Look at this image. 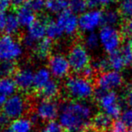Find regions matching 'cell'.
<instances>
[{
  "label": "cell",
  "instance_id": "cell-1",
  "mask_svg": "<svg viewBox=\"0 0 132 132\" xmlns=\"http://www.w3.org/2000/svg\"><path fill=\"white\" fill-rule=\"evenodd\" d=\"M93 109L86 101L69 100L60 105L58 121L66 131L85 130L91 124Z\"/></svg>",
  "mask_w": 132,
  "mask_h": 132
},
{
  "label": "cell",
  "instance_id": "cell-2",
  "mask_svg": "<svg viewBox=\"0 0 132 132\" xmlns=\"http://www.w3.org/2000/svg\"><path fill=\"white\" fill-rule=\"evenodd\" d=\"M64 91L69 98L77 101H86L95 93L91 79L79 75H70L65 79Z\"/></svg>",
  "mask_w": 132,
  "mask_h": 132
},
{
  "label": "cell",
  "instance_id": "cell-3",
  "mask_svg": "<svg viewBox=\"0 0 132 132\" xmlns=\"http://www.w3.org/2000/svg\"><path fill=\"white\" fill-rule=\"evenodd\" d=\"M95 96L102 113L107 114L111 119L120 117L122 113V105L120 97L114 91L104 92L101 90H95Z\"/></svg>",
  "mask_w": 132,
  "mask_h": 132
},
{
  "label": "cell",
  "instance_id": "cell-4",
  "mask_svg": "<svg viewBox=\"0 0 132 132\" xmlns=\"http://www.w3.org/2000/svg\"><path fill=\"white\" fill-rule=\"evenodd\" d=\"M23 46L14 36L3 34L0 36V62L13 63L22 57Z\"/></svg>",
  "mask_w": 132,
  "mask_h": 132
},
{
  "label": "cell",
  "instance_id": "cell-5",
  "mask_svg": "<svg viewBox=\"0 0 132 132\" xmlns=\"http://www.w3.org/2000/svg\"><path fill=\"white\" fill-rule=\"evenodd\" d=\"M29 108V101L26 97L20 93H16L9 97L2 107V114L9 120H14L25 116Z\"/></svg>",
  "mask_w": 132,
  "mask_h": 132
},
{
  "label": "cell",
  "instance_id": "cell-6",
  "mask_svg": "<svg viewBox=\"0 0 132 132\" xmlns=\"http://www.w3.org/2000/svg\"><path fill=\"white\" fill-rule=\"evenodd\" d=\"M100 44L109 54L114 53L121 48L122 35L116 27L103 25L98 33Z\"/></svg>",
  "mask_w": 132,
  "mask_h": 132
},
{
  "label": "cell",
  "instance_id": "cell-7",
  "mask_svg": "<svg viewBox=\"0 0 132 132\" xmlns=\"http://www.w3.org/2000/svg\"><path fill=\"white\" fill-rule=\"evenodd\" d=\"M67 59L72 71L75 73H82L89 66L90 55L89 50L84 44H75L68 51Z\"/></svg>",
  "mask_w": 132,
  "mask_h": 132
},
{
  "label": "cell",
  "instance_id": "cell-8",
  "mask_svg": "<svg viewBox=\"0 0 132 132\" xmlns=\"http://www.w3.org/2000/svg\"><path fill=\"white\" fill-rule=\"evenodd\" d=\"M60 106L54 100H47L40 98L34 104V117L32 120L34 121H50L54 120L59 116Z\"/></svg>",
  "mask_w": 132,
  "mask_h": 132
},
{
  "label": "cell",
  "instance_id": "cell-9",
  "mask_svg": "<svg viewBox=\"0 0 132 132\" xmlns=\"http://www.w3.org/2000/svg\"><path fill=\"white\" fill-rule=\"evenodd\" d=\"M104 24V12L99 9H89L79 16V26L81 32L94 33Z\"/></svg>",
  "mask_w": 132,
  "mask_h": 132
},
{
  "label": "cell",
  "instance_id": "cell-10",
  "mask_svg": "<svg viewBox=\"0 0 132 132\" xmlns=\"http://www.w3.org/2000/svg\"><path fill=\"white\" fill-rule=\"evenodd\" d=\"M123 76L120 72L112 69L100 73L95 79L97 89L104 92L114 91L123 85Z\"/></svg>",
  "mask_w": 132,
  "mask_h": 132
},
{
  "label": "cell",
  "instance_id": "cell-11",
  "mask_svg": "<svg viewBox=\"0 0 132 132\" xmlns=\"http://www.w3.org/2000/svg\"><path fill=\"white\" fill-rule=\"evenodd\" d=\"M48 69H50L52 77L57 79H66L71 70L67 56L60 53L50 55L48 60Z\"/></svg>",
  "mask_w": 132,
  "mask_h": 132
},
{
  "label": "cell",
  "instance_id": "cell-12",
  "mask_svg": "<svg viewBox=\"0 0 132 132\" xmlns=\"http://www.w3.org/2000/svg\"><path fill=\"white\" fill-rule=\"evenodd\" d=\"M47 21L43 19H36V21L27 28L26 34L23 39V44L27 48H34L35 44L46 38Z\"/></svg>",
  "mask_w": 132,
  "mask_h": 132
},
{
  "label": "cell",
  "instance_id": "cell-13",
  "mask_svg": "<svg viewBox=\"0 0 132 132\" xmlns=\"http://www.w3.org/2000/svg\"><path fill=\"white\" fill-rule=\"evenodd\" d=\"M55 20L60 26L64 34L66 36H75L79 30V17L69 9L57 15Z\"/></svg>",
  "mask_w": 132,
  "mask_h": 132
},
{
  "label": "cell",
  "instance_id": "cell-14",
  "mask_svg": "<svg viewBox=\"0 0 132 132\" xmlns=\"http://www.w3.org/2000/svg\"><path fill=\"white\" fill-rule=\"evenodd\" d=\"M13 79L17 87L22 92H30L34 89V72L31 67L23 66L13 74Z\"/></svg>",
  "mask_w": 132,
  "mask_h": 132
},
{
  "label": "cell",
  "instance_id": "cell-15",
  "mask_svg": "<svg viewBox=\"0 0 132 132\" xmlns=\"http://www.w3.org/2000/svg\"><path fill=\"white\" fill-rule=\"evenodd\" d=\"M34 54L38 60H44L50 57L53 50V41L45 38L39 42H38L33 48Z\"/></svg>",
  "mask_w": 132,
  "mask_h": 132
},
{
  "label": "cell",
  "instance_id": "cell-16",
  "mask_svg": "<svg viewBox=\"0 0 132 132\" xmlns=\"http://www.w3.org/2000/svg\"><path fill=\"white\" fill-rule=\"evenodd\" d=\"M15 14L19 19L21 27L28 28L36 21L35 13L27 4L17 9Z\"/></svg>",
  "mask_w": 132,
  "mask_h": 132
},
{
  "label": "cell",
  "instance_id": "cell-17",
  "mask_svg": "<svg viewBox=\"0 0 132 132\" xmlns=\"http://www.w3.org/2000/svg\"><path fill=\"white\" fill-rule=\"evenodd\" d=\"M93 129L99 132L107 131L112 127V119L104 113L96 114L94 116L91 120Z\"/></svg>",
  "mask_w": 132,
  "mask_h": 132
},
{
  "label": "cell",
  "instance_id": "cell-18",
  "mask_svg": "<svg viewBox=\"0 0 132 132\" xmlns=\"http://www.w3.org/2000/svg\"><path fill=\"white\" fill-rule=\"evenodd\" d=\"M60 85L59 84V82L56 79H52L47 85H45L42 89L39 90V92L40 98L54 100L60 94Z\"/></svg>",
  "mask_w": 132,
  "mask_h": 132
},
{
  "label": "cell",
  "instance_id": "cell-19",
  "mask_svg": "<svg viewBox=\"0 0 132 132\" xmlns=\"http://www.w3.org/2000/svg\"><path fill=\"white\" fill-rule=\"evenodd\" d=\"M9 129L12 132H33L34 120L32 118L25 116L19 118L11 121Z\"/></svg>",
  "mask_w": 132,
  "mask_h": 132
},
{
  "label": "cell",
  "instance_id": "cell-20",
  "mask_svg": "<svg viewBox=\"0 0 132 132\" xmlns=\"http://www.w3.org/2000/svg\"><path fill=\"white\" fill-rule=\"evenodd\" d=\"M45 9L52 14L59 15L69 9V0H45Z\"/></svg>",
  "mask_w": 132,
  "mask_h": 132
},
{
  "label": "cell",
  "instance_id": "cell-21",
  "mask_svg": "<svg viewBox=\"0 0 132 132\" xmlns=\"http://www.w3.org/2000/svg\"><path fill=\"white\" fill-rule=\"evenodd\" d=\"M52 79V75L48 67H40L34 72V89L40 90Z\"/></svg>",
  "mask_w": 132,
  "mask_h": 132
},
{
  "label": "cell",
  "instance_id": "cell-22",
  "mask_svg": "<svg viewBox=\"0 0 132 132\" xmlns=\"http://www.w3.org/2000/svg\"><path fill=\"white\" fill-rule=\"evenodd\" d=\"M17 89H18V87H17L13 78H0V95L9 98L16 94Z\"/></svg>",
  "mask_w": 132,
  "mask_h": 132
},
{
  "label": "cell",
  "instance_id": "cell-23",
  "mask_svg": "<svg viewBox=\"0 0 132 132\" xmlns=\"http://www.w3.org/2000/svg\"><path fill=\"white\" fill-rule=\"evenodd\" d=\"M64 35V32L56 20H48L46 24V38L53 40L60 39Z\"/></svg>",
  "mask_w": 132,
  "mask_h": 132
},
{
  "label": "cell",
  "instance_id": "cell-24",
  "mask_svg": "<svg viewBox=\"0 0 132 132\" xmlns=\"http://www.w3.org/2000/svg\"><path fill=\"white\" fill-rule=\"evenodd\" d=\"M108 60H109L110 69L114 71L120 72L125 67L127 66L126 60H125L122 54H120V52L119 50L109 54Z\"/></svg>",
  "mask_w": 132,
  "mask_h": 132
},
{
  "label": "cell",
  "instance_id": "cell-25",
  "mask_svg": "<svg viewBox=\"0 0 132 132\" xmlns=\"http://www.w3.org/2000/svg\"><path fill=\"white\" fill-rule=\"evenodd\" d=\"M20 28H21V25H20V23L15 13H8L5 33L7 34L13 36L19 32Z\"/></svg>",
  "mask_w": 132,
  "mask_h": 132
},
{
  "label": "cell",
  "instance_id": "cell-26",
  "mask_svg": "<svg viewBox=\"0 0 132 132\" xmlns=\"http://www.w3.org/2000/svg\"><path fill=\"white\" fill-rule=\"evenodd\" d=\"M122 16L119 11L116 9H109L104 12V25L116 27L119 24Z\"/></svg>",
  "mask_w": 132,
  "mask_h": 132
},
{
  "label": "cell",
  "instance_id": "cell-27",
  "mask_svg": "<svg viewBox=\"0 0 132 132\" xmlns=\"http://www.w3.org/2000/svg\"><path fill=\"white\" fill-rule=\"evenodd\" d=\"M83 44L88 50H94L96 48H98L99 45H100L98 34H95V32L86 34L84 38V44Z\"/></svg>",
  "mask_w": 132,
  "mask_h": 132
},
{
  "label": "cell",
  "instance_id": "cell-28",
  "mask_svg": "<svg viewBox=\"0 0 132 132\" xmlns=\"http://www.w3.org/2000/svg\"><path fill=\"white\" fill-rule=\"evenodd\" d=\"M86 0H69V10L75 14H82L87 10Z\"/></svg>",
  "mask_w": 132,
  "mask_h": 132
},
{
  "label": "cell",
  "instance_id": "cell-29",
  "mask_svg": "<svg viewBox=\"0 0 132 132\" xmlns=\"http://www.w3.org/2000/svg\"><path fill=\"white\" fill-rule=\"evenodd\" d=\"M119 12L122 18L126 19L132 18V0H120Z\"/></svg>",
  "mask_w": 132,
  "mask_h": 132
},
{
  "label": "cell",
  "instance_id": "cell-30",
  "mask_svg": "<svg viewBox=\"0 0 132 132\" xmlns=\"http://www.w3.org/2000/svg\"><path fill=\"white\" fill-rule=\"evenodd\" d=\"M15 65L11 62H0V78L11 77L15 73Z\"/></svg>",
  "mask_w": 132,
  "mask_h": 132
},
{
  "label": "cell",
  "instance_id": "cell-31",
  "mask_svg": "<svg viewBox=\"0 0 132 132\" xmlns=\"http://www.w3.org/2000/svg\"><path fill=\"white\" fill-rule=\"evenodd\" d=\"M92 66L96 71H100L101 72H105L107 70H110V64H109V60L108 58H100L97 59L96 60L94 61V63Z\"/></svg>",
  "mask_w": 132,
  "mask_h": 132
},
{
  "label": "cell",
  "instance_id": "cell-32",
  "mask_svg": "<svg viewBox=\"0 0 132 132\" xmlns=\"http://www.w3.org/2000/svg\"><path fill=\"white\" fill-rule=\"evenodd\" d=\"M120 54L126 60L127 65H130L132 62V45L126 43L119 50Z\"/></svg>",
  "mask_w": 132,
  "mask_h": 132
},
{
  "label": "cell",
  "instance_id": "cell-33",
  "mask_svg": "<svg viewBox=\"0 0 132 132\" xmlns=\"http://www.w3.org/2000/svg\"><path fill=\"white\" fill-rule=\"evenodd\" d=\"M26 4L34 13H39L45 9V0H28Z\"/></svg>",
  "mask_w": 132,
  "mask_h": 132
},
{
  "label": "cell",
  "instance_id": "cell-34",
  "mask_svg": "<svg viewBox=\"0 0 132 132\" xmlns=\"http://www.w3.org/2000/svg\"><path fill=\"white\" fill-rule=\"evenodd\" d=\"M122 122L126 125L127 128L132 126V108H128L122 111L120 114V119Z\"/></svg>",
  "mask_w": 132,
  "mask_h": 132
},
{
  "label": "cell",
  "instance_id": "cell-35",
  "mask_svg": "<svg viewBox=\"0 0 132 132\" xmlns=\"http://www.w3.org/2000/svg\"><path fill=\"white\" fill-rule=\"evenodd\" d=\"M47 132H64V128L61 126V125L59 123V121H50L47 122L44 127Z\"/></svg>",
  "mask_w": 132,
  "mask_h": 132
},
{
  "label": "cell",
  "instance_id": "cell-36",
  "mask_svg": "<svg viewBox=\"0 0 132 132\" xmlns=\"http://www.w3.org/2000/svg\"><path fill=\"white\" fill-rule=\"evenodd\" d=\"M127 127L120 120H118L116 121H114L112 125L110 131L112 132H126Z\"/></svg>",
  "mask_w": 132,
  "mask_h": 132
},
{
  "label": "cell",
  "instance_id": "cell-37",
  "mask_svg": "<svg viewBox=\"0 0 132 132\" xmlns=\"http://www.w3.org/2000/svg\"><path fill=\"white\" fill-rule=\"evenodd\" d=\"M96 72L97 71L95 69V68H94L92 65H89L82 72V75H84L85 77H86L87 79H91L92 78L95 77Z\"/></svg>",
  "mask_w": 132,
  "mask_h": 132
},
{
  "label": "cell",
  "instance_id": "cell-38",
  "mask_svg": "<svg viewBox=\"0 0 132 132\" xmlns=\"http://www.w3.org/2000/svg\"><path fill=\"white\" fill-rule=\"evenodd\" d=\"M123 33L126 36L132 35V18L126 20L123 26Z\"/></svg>",
  "mask_w": 132,
  "mask_h": 132
},
{
  "label": "cell",
  "instance_id": "cell-39",
  "mask_svg": "<svg viewBox=\"0 0 132 132\" xmlns=\"http://www.w3.org/2000/svg\"><path fill=\"white\" fill-rule=\"evenodd\" d=\"M8 13L6 12H0V33L5 32Z\"/></svg>",
  "mask_w": 132,
  "mask_h": 132
},
{
  "label": "cell",
  "instance_id": "cell-40",
  "mask_svg": "<svg viewBox=\"0 0 132 132\" xmlns=\"http://www.w3.org/2000/svg\"><path fill=\"white\" fill-rule=\"evenodd\" d=\"M11 6V0H0V12H6Z\"/></svg>",
  "mask_w": 132,
  "mask_h": 132
},
{
  "label": "cell",
  "instance_id": "cell-41",
  "mask_svg": "<svg viewBox=\"0 0 132 132\" xmlns=\"http://www.w3.org/2000/svg\"><path fill=\"white\" fill-rule=\"evenodd\" d=\"M12 6H13L16 9H19L20 7L26 4L27 0H11Z\"/></svg>",
  "mask_w": 132,
  "mask_h": 132
},
{
  "label": "cell",
  "instance_id": "cell-42",
  "mask_svg": "<svg viewBox=\"0 0 132 132\" xmlns=\"http://www.w3.org/2000/svg\"><path fill=\"white\" fill-rule=\"evenodd\" d=\"M126 101L130 108H132V88L128 90L126 93Z\"/></svg>",
  "mask_w": 132,
  "mask_h": 132
},
{
  "label": "cell",
  "instance_id": "cell-43",
  "mask_svg": "<svg viewBox=\"0 0 132 132\" xmlns=\"http://www.w3.org/2000/svg\"><path fill=\"white\" fill-rule=\"evenodd\" d=\"M116 0H98V3H99V6L101 7V6H108L111 3H113Z\"/></svg>",
  "mask_w": 132,
  "mask_h": 132
},
{
  "label": "cell",
  "instance_id": "cell-44",
  "mask_svg": "<svg viewBox=\"0 0 132 132\" xmlns=\"http://www.w3.org/2000/svg\"><path fill=\"white\" fill-rule=\"evenodd\" d=\"M7 100H8V98L5 96H3V95H0V108L2 109V107L4 105V104L6 103Z\"/></svg>",
  "mask_w": 132,
  "mask_h": 132
},
{
  "label": "cell",
  "instance_id": "cell-45",
  "mask_svg": "<svg viewBox=\"0 0 132 132\" xmlns=\"http://www.w3.org/2000/svg\"><path fill=\"white\" fill-rule=\"evenodd\" d=\"M127 43L130 45H132V35L127 36Z\"/></svg>",
  "mask_w": 132,
  "mask_h": 132
},
{
  "label": "cell",
  "instance_id": "cell-46",
  "mask_svg": "<svg viewBox=\"0 0 132 132\" xmlns=\"http://www.w3.org/2000/svg\"><path fill=\"white\" fill-rule=\"evenodd\" d=\"M2 132H12V130H10L9 127V128H6V129H4V130H3Z\"/></svg>",
  "mask_w": 132,
  "mask_h": 132
},
{
  "label": "cell",
  "instance_id": "cell-47",
  "mask_svg": "<svg viewBox=\"0 0 132 132\" xmlns=\"http://www.w3.org/2000/svg\"><path fill=\"white\" fill-rule=\"evenodd\" d=\"M85 132H99V131H97V130H86Z\"/></svg>",
  "mask_w": 132,
  "mask_h": 132
},
{
  "label": "cell",
  "instance_id": "cell-48",
  "mask_svg": "<svg viewBox=\"0 0 132 132\" xmlns=\"http://www.w3.org/2000/svg\"><path fill=\"white\" fill-rule=\"evenodd\" d=\"M2 131H3V125L0 122V132H2Z\"/></svg>",
  "mask_w": 132,
  "mask_h": 132
},
{
  "label": "cell",
  "instance_id": "cell-49",
  "mask_svg": "<svg viewBox=\"0 0 132 132\" xmlns=\"http://www.w3.org/2000/svg\"><path fill=\"white\" fill-rule=\"evenodd\" d=\"M126 132H132V126L130 127V128H128V130H127Z\"/></svg>",
  "mask_w": 132,
  "mask_h": 132
},
{
  "label": "cell",
  "instance_id": "cell-50",
  "mask_svg": "<svg viewBox=\"0 0 132 132\" xmlns=\"http://www.w3.org/2000/svg\"><path fill=\"white\" fill-rule=\"evenodd\" d=\"M39 132H47L46 130H45V129H44V128H43V129H41Z\"/></svg>",
  "mask_w": 132,
  "mask_h": 132
},
{
  "label": "cell",
  "instance_id": "cell-51",
  "mask_svg": "<svg viewBox=\"0 0 132 132\" xmlns=\"http://www.w3.org/2000/svg\"><path fill=\"white\" fill-rule=\"evenodd\" d=\"M130 65V68H131V70H132V62H131V64Z\"/></svg>",
  "mask_w": 132,
  "mask_h": 132
},
{
  "label": "cell",
  "instance_id": "cell-52",
  "mask_svg": "<svg viewBox=\"0 0 132 132\" xmlns=\"http://www.w3.org/2000/svg\"><path fill=\"white\" fill-rule=\"evenodd\" d=\"M69 132H79V131H69Z\"/></svg>",
  "mask_w": 132,
  "mask_h": 132
},
{
  "label": "cell",
  "instance_id": "cell-53",
  "mask_svg": "<svg viewBox=\"0 0 132 132\" xmlns=\"http://www.w3.org/2000/svg\"><path fill=\"white\" fill-rule=\"evenodd\" d=\"M110 132H112V131H110Z\"/></svg>",
  "mask_w": 132,
  "mask_h": 132
}]
</instances>
